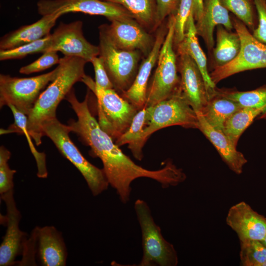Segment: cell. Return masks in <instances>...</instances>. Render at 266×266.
Here are the masks:
<instances>
[{
    "label": "cell",
    "mask_w": 266,
    "mask_h": 266,
    "mask_svg": "<svg viewBox=\"0 0 266 266\" xmlns=\"http://www.w3.org/2000/svg\"><path fill=\"white\" fill-rule=\"evenodd\" d=\"M90 90L84 100L79 101L72 88L65 97L75 113L76 120L68 122L70 132L76 133L80 140L91 148L92 156L98 157L103 164V170L109 185L116 192L120 201H130L131 184L136 179L145 177L154 180L163 188L174 186L183 182L185 174L170 161L159 169L149 170L136 164L114 142L112 137L100 127L89 107Z\"/></svg>",
    "instance_id": "1"
},
{
    "label": "cell",
    "mask_w": 266,
    "mask_h": 266,
    "mask_svg": "<svg viewBox=\"0 0 266 266\" xmlns=\"http://www.w3.org/2000/svg\"><path fill=\"white\" fill-rule=\"evenodd\" d=\"M86 63L84 59L77 57L64 56L60 58L57 77L40 93L27 116V129L36 145L42 143V124L56 117V110L60 102L73 88L74 84L82 81L86 75L84 68Z\"/></svg>",
    "instance_id": "2"
},
{
    "label": "cell",
    "mask_w": 266,
    "mask_h": 266,
    "mask_svg": "<svg viewBox=\"0 0 266 266\" xmlns=\"http://www.w3.org/2000/svg\"><path fill=\"white\" fill-rule=\"evenodd\" d=\"M41 130L43 136L49 137L62 155L79 171L94 196L107 189L109 184L103 169L93 165L82 155L70 138L68 125L56 117L44 121Z\"/></svg>",
    "instance_id": "3"
},
{
    "label": "cell",
    "mask_w": 266,
    "mask_h": 266,
    "mask_svg": "<svg viewBox=\"0 0 266 266\" xmlns=\"http://www.w3.org/2000/svg\"><path fill=\"white\" fill-rule=\"evenodd\" d=\"M81 82L96 97L100 127L115 141L129 128L138 110L114 89L98 87L90 76L86 75Z\"/></svg>",
    "instance_id": "4"
},
{
    "label": "cell",
    "mask_w": 266,
    "mask_h": 266,
    "mask_svg": "<svg viewBox=\"0 0 266 266\" xmlns=\"http://www.w3.org/2000/svg\"><path fill=\"white\" fill-rule=\"evenodd\" d=\"M142 235L143 255L138 266H176L178 263L173 245L164 237L147 203L142 199L134 203Z\"/></svg>",
    "instance_id": "5"
},
{
    "label": "cell",
    "mask_w": 266,
    "mask_h": 266,
    "mask_svg": "<svg viewBox=\"0 0 266 266\" xmlns=\"http://www.w3.org/2000/svg\"><path fill=\"white\" fill-rule=\"evenodd\" d=\"M174 25V16L171 14L157 68L147 89L146 107L169 98L180 88V79L177 74L176 57L173 50Z\"/></svg>",
    "instance_id": "6"
},
{
    "label": "cell",
    "mask_w": 266,
    "mask_h": 266,
    "mask_svg": "<svg viewBox=\"0 0 266 266\" xmlns=\"http://www.w3.org/2000/svg\"><path fill=\"white\" fill-rule=\"evenodd\" d=\"M171 126L198 127L197 114L184 97L180 86L169 98L146 108L144 140L156 131Z\"/></svg>",
    "instance_id": "7"
},
{
    "label": "cell",
    "mask_w": 266,
    "mask_h": 266,
    "mask_svg": "<svg viewBox=\"0 0 266 266\" xmlns=\"http://www.w3.org/2000/svg\"><path fill=\"white\" fill-rule=\"evenodd\" d=\"M58 66L53 70L31 77L0 74V107L11 104L27 116L34 107L41 91L57 77Z\"/></svg>",
    "instance_id": "8"
},
{
    "label": "cell",
    "mask_w": 266,
    "mask_h": 266,
    "mask_svg": "<svg viewBox=\"0 0 266 266\" xmlns=\"http://www.w3.org/2000/svg\"><path fill=\"white\" fill-rule=\"evenodd\" d=\"M100 55L114 88L123 93L132 84L141 57L139 51L117 48L109 37L104 25L99 27Z\"/></svg>",
    "instance_id": "9"
},
{
    "label": "cell",
    "mask_w": 266,
    "mask_h": 266,
    "mask_svg": "<svg viewBox=\"0 0 266 266\" xmlns=\"http://www.w3.org/2000/svg\"><path fill=\"white\" fill-rule=\"evenodd\" d=\"M233 24L240 38V51L231 62L221 66H216L210 73L211 80L215 84L241 71L266 67V45L255 38L242 22L234 19Z\"/></svg>",
    "instance_id": "10"
},
{
    "label": "cell",
    "mask_w": 266,
    "mask_h": 266,
    "mask_svg": "<svg viewBox=\"0 0 266 266\" xmlns=\"http://www.w3.org/2000/svg\"><path fill=\"white\" fill-rule=\"evenodd\" d=\"M37 9L41 16L56 12H60L62 15L70 12H81L103 16L110 21L113 19L133 18L124 7L103 0H39L37 2Z\"/></svg>",
    "instance_id": "11"
},
{
    "label": "cell",
    "mask_w": 266,
    "mask_h": 266,
    "mask_svg": "<svg viewBox=\"0 0 266 266\" xmlns=\"http://www.w3.org/2000/svg\"><path fill=\"white\" fill-rule=\"evenodd\" d=\"M81 21L69 23L61 22L51 34V44L49 50L61 52L65 56L81 58L91 62L100 55L99 46L92 44L86 40L82 31Z\"/></svg>",
    "instance_id": "12"
},
{
    "label": "cell",
    "mask_w": 266,
    "mask_h": 266,
    "mask_svg": "<svg viewBox=\"0 0 266 266\" xmlns=\"http://www.w3.org/2000/svg\"><path fill=\"white\" fill-rule=\"evenodd\" d=\"M5 203L6 214H0V221L4 222L6 230L0 245V266H11L16 264V257L22 253L23 242L27 233L19 228L21 218L14 197V189L0 195Z\"/></svg>",
    "instance_id": "13"
},
{
    "label": "cell",
    "mask_w": 266,
    "mask_h": 266,
    "mask_svg": "<svg viewBox=\"0 0 266 266\" xmlns=\"http://www.w3.org/2000/svg\"><path fill=\"white\" fill-rule=\"evenodd\" d=\"M105 24L106 32L113 44L127 51H139L147 56L151 50L155 39L133 17L110 21Z\"/></svg>",
    "instance_id": "14"
},
{
    "label": "cell",
    "mask_w": 266,
    "mask_h": 266,
    "mask_svg": "<svg viewBox=\"0 0 266 266\" xmlns=\"http://www.w3.org/2000/svg\"><path fill=\"white\" fill-rule=\"evenodd\" d=\"M226 222L236 233L239 241H262L266 235V217L259 214L244 201L229 209Z\"/></svg>",
    "instance_id": "15"
},
{
    "label": "cell",
    "mask_w": 266,
    "mask_h": 266,
    "mask_svg": "<svg viewBox=\"0 0 266 266\" xmlns=\"http://www.w3.org/2000/svg\"><path fill=\"white\" fill-rule=\"evenodd\" d=\"M178 53L182 93L194 110L200 112L208 100L203 77L196 63L188 54Z\"/></svg>",
    "instance_id": "16"
},
{
    "label": "cell",
    "mask_w": 266,
    "mask_h": 266,
    "mask_svg": "<svg viewBox=\"0 0 266 266\" xmlns=\"http://www.w3.org/2000/svg\"><path fill=\"white\" fill-rule=\"evenodd\" d=\"M166 33V29L163 27L158 31L153 47L141 63L132 84L123 93L124 99L138 110L145 107L148 79L153 67L157 62Z\"/></svg>",
    "instance_id": "17"
},
{
    "label": "cell",
    "mask_w": 266,
    "mask_h": 266,
    "mask_svg": "<svg viewBox=\"0 0 266 266\" xmlns=\"http://www.w3.org/2000/svg\"><path fill=\"white\" fill-rule=\"evenodd\" d=\"M36 240V256L41 266H65L67 256L66 244L55 227H36L33 229Z\"/></svg>",
    "instance_id": "18"
},
{
    "label": "cell",
    "mask_w": 266,
    "mask_h": 266,
    "mask_svg": "<svg viewBox=\"0 0 266 266\" xmlns=\"http://www.w3.org/2000/svg\"><path fill=\"white\" fill-rule=\"evenodd\" d=\"M198 119L199 129L215 147L223 161L235 173H242L247 160L238 151L236 146L222 131L209 125L200 112H196Z\"/></svg>",
    "instance_id": "19"
},
{
    "label": "cell",
    "mask_w": 266,
    "mask_h": 266,
    "mask_svg": "<svg viewBox=\"0 0 266 266\" xmlns=\"http://www.w3.org/2000/svg\"><path fill=\"white\" fill-rule=\"evenodd\" d=\"M62 15L60 12L45 15L33 23L21 26L5 34L0 40V50L14 48L47 36Z\"/></svg>",
    "instance_id": "20"
},
{
    "label": "cell",
    "mask_w": 266,
    "mask_h": 266,
    "mask_svg": "<svg viewBox=\"0 0 266 266\" xmlns=\"http://www.w3.org/2000/svg\"><path fill=\"white\" fill-rule=\"evenodd\" d=\"M193 12L187 20L185 37L177 46L178 52L188 54L199 67L203 77L208 100L217 92L216 84L212 81L208 71L206 56L199 43Z\"/></svg>",
    "instance_id": "21"
},
{
    "label": "cell",
    "mask_w": 266,
    "mask_h": 266,
    "mask_svg": "<svg viewBox=\"0 0 266 266\" xmlns=\"http://www.w3.org/2000/svg\"><path fill=\"white\" fill-rule=\"evenodd\" d=\"M218 25L229 31L233 28L228 9L221 0H205L202 18L196 24V27L197 34L202 37L209 50L214 46L213 32L215 27Z\"/></svg>",
    "instance_id": "22"
},
{
    "label": "cell",
    "mask_w": 266,
    "mask_h": 266,
    "mask_svg": "<svg viewBox=\"0 0 266 266\" xmlns=\"http://www.w3.org/2000/svg\"><path fill=\"white\" fill-rule=\"evenodd\" d=\"M242 107L238 103L216 93L208 100L200 113L209 125L222 131L226 120Z\"/></svg>",
    "instance_id": "23"
},
{
    "label": "cell",
    "mask_w": 266,
    "mask_h": 266,
    "mask_svg": "<svg viewBox=\"0 0 266 266\" xmlns=\"http://www.w3.org/2000/svg\"><path fill=\"white\" fill-rule=\"evenodd\" d=\"M11 109L13 115L14 122L7 129H1L0 134L18 133L24 134L27 139L28 142L36 163L37 172V176L39 178H46L48 172L46 167V155L44 153L38 152L34 147L32 141V136L27 129L28 117L26 115L18 110L11 104L7 105Z\"/></svg>",
    "instance_id": "24"
},
{
    "label": "cell",
    "mask_w": 266,
    "mask_h": 266,
    "mask_svg": "<svg viewBox=\"0 0 266 266\" xmlns=\"http://www.w3.org/2000/svg\"><path fill=\"white\" fill-rule=\"evenodd\" d=\"M146 108L138 110L129 128L115 141L119 147L128 144L133 157L138 161L143 157L142 149L146 142L143 138Z\"/></svg>",
    "instance_id": "25"
},
{
    "label": "cell",
    "mask_w": 266,
    "mask_h": 266,
    "mask_svg": "<svg viewBox=\"0 0 266 266\" xmlns=\"http://www.w3.org/2000/svg\"><path fill=\"white\" fill-rule=\"evenodd\" d=\"M216 37L214 57L216 66H221L230 63L237 56L241 42L236 33L230 32L221 25L217 26Z\"/></svg>",
    "instance_id": "26"
},
{
    "label": "cell",
    "mask_w": 266,
    "mask_h": 266,
    "mask_svg": "<svg viewBox=\"0 0 266 266\" xmlns=\"http://www.w3.org/2000/svg\"><path fill=\"white\" fill-rule=\"evenodd\" d=\"M216 93L238 103L242 107L262 110L257 119L266 120V85L244 92L217 88Z\"/></svg>",
    "instance_id": "27"
},
{
    "label": "cell",
    "mask_w": 266,
    "mask_h": 266,
    "mask_svg": "<svg viewBox=\"0 0 266 266\" xmlns=\"http://www.w3.org/2000/svg\"><path fill=\"white\" fill-rule=\"evenodd\" d=\"M262 112V110L260 109L242 107L233 113L226 120L222 132L236 146L242 133Z\"/></svg>",
    "instance_id": "28"
},
{
    "label": "cell",
    "mask_w": 266,
    "mask_h": 266,
    "mask_svg": "<svg viewBox=\"0 0 266 266\" xmlns=\"http://www.w3.org/2000/svg\"><path fill=\"white\" fill-rule=\"evenodd\" d=\"M119 4L129 11L143 27L153 29L156 13L155 0H103Z\"/></svg>",
    "instance_id": "29"
},
{
    "label": "cell",
    "mask_w": 266,
    "mask_h": 266,
    "mask_svg": "<svg viewBox=\"0 0 266 266\" xmlns=\"http://www.w3.org/2000/svg\"><path fill=\"white\" fill-rule=\"evenodd\" d=\"M239 241L240 265L243 266H262L266 261V246L262 241L256 240Z\"/></svg>",
    "instance_id": "30"
},
{
    "label": "cell",
    "mask_w": 266,
    "mask_h": 266,
    "mask_svg": "<svg viewBox=\"0 0 266 266\" xmlns=\"http://www.w3.org/2000/svg\"><path fill=\"white\" fill-rule=\"evenodd\" d=\"M51 34L35 41L11 49L0 50L1 61L23 58L29 55L44 53L49 50Z\"/></svg>",
    "instance_id": "31"
},
{
    "label": "cell",
    "mask_w": 266,
    "mask_h": 266,
    "mask_svg": "<svg viewBox=\"0 0 266 266\" xmlns=\"http://www.w3.org/2000/svg\"><path fill=\"white\" fill-rule=\"evenodd\" d=\"M193 12V0H180L175 12L174 44L177 46L184 39L187 20Z\"/></svg>",
    "instance_id": "32"
},
{
    "label": "cell",
    "mask_w": 266,
    "mask_h": 266,
    "mask_svg": "<svg viewBox=\"0 0 266 266\" xmlns=\"http://www.w3.org/2000/svg\"><path fill=\"white\" fill-rule=\"evenodd\" d=\"M10 152L4 146L0 147V194L14 189L13 177L16 171L10 168L8 162Z\"/></svg>",
    "instance_id": "33"
},
{
    "label": "cell",
    "mask_w": 266,
    "mask_h": 266,
    "mask_svg": "<svg viewBox=\"0 0 266 266\" xmlns=\"http://www.w3.org/2000/svg\"><path fill=\"white\" fill-rule=\"evenodd\" d=\"M223 5L232 12L245 25L254 27V18L251 5L248 0H221Z\"/></svg>",
    "instance_id": "34"
},
{
    "label": "cell",
    "mask_w": 266,
    "mask_h": 266,
    "mask_svg": "<svg viewBox=\"0 0 266 266\" xmlns=\"http://www.w3.org/2000/svg\"><path fill=\"white\" fill-rule=\"evenodd\" d=\"M57 51L50 50L43 54L33 63L23 66L19 69V72L24 74L43 71L56 64H59L60 59Z\"/></svg>",
    "instance_id": "35"
},
{
    "label": "cell",
    "mask_w": 266,
    "mask_h": 266,
    "mask_svg": "<svg viewBox=\"0 0 266 266\" xmlns=\"http://www.w3.org/2000/svg\"><path fill=\"white\" fill-rule=\"evenodd\" d=\"M180 0H155L156 13L153 30L157 29L168 16L174 14Z\"/></svg>",
    "instance_id": "36"
},
{
    "label": "cell",
    "mask_w": 266,
    "mask_h": 266,
    "mask_svg": "<svg viewBox=\"0 0 266 266\" xmlns=\"http://www.w3.org/2000/svg\"><path fill=\"white\" fill-rule=\"evenodd\" d=\"M22 258L21 261L17 262V266H36L35 256L36 255V240L34 230L30 237L25 239L22 249Z\"/></svg>",
    "instance_id": "37"
},
{
    "label": "cell",
    "mask_w": 266,
    "mask_h": 266,
    "mask_svg": "<svg viewBox=\"0 0 266 266\" xmlns=\"http://www.w3.org/2000/svg\"><path fill=\"white\" fill-rule=\"evenodd\" d=\"M95 73L96 85L102 89H114V86L109 79L102 58L100 56L94 57L91 61Z\"/></svg>",
    "instance_id": "38"
},
{
    "label": "cell",
    "mask_w": 266,
    "mask_h": 266,
    "mask_svg": "<svg viewBox=\"0 0 266 266\" xmlns=\"http://www.w3.org/2000/svg\"><path fill=\"white\" fill-rule=\"evenodd\" d=\"M256 6L259 19V24L253 32V35L259 41L266 45V1L253 0Z\"/></svg>",
    "instance_id": "39"
},
{
    "label": "cell",
    "mask_w": 266,
    "mask_h": 266,
    "mask_svg": "<svg viewBox=\"0 0 266 266\" xmlns=\"http://www.w3.org/2000/svg\"><path fill=\"white\" fill-rule=\"evenodd\" d=\"M204 0H193V13L195 21L199 22L202 18L204 9Z\"/></svg>",
    "instance_id": "40"
},
{
    "label": "cell",
    "mask_w": 266,
    "mask_h": 266,
    "mask_svg": "<svg viewBox=\"0 0 266 266\" xmlns=\"http://www.w3.org/2000/svg\"><path fill=\"white\" fill-rule=\"evenodd\" d=\"M262 241L265 245V246H266V235L265 237L264 238V239Z\"/></svg>",
    "instance_id": "41"
},
{
    "label": "cell",
    "mask_w": 266,
    "mask_h": 266,
    "mask_svg": "<svg viewBox=\"0 0 266 266\" xmlns=\"http://www.w3.org/2000/svg\"><path fill=\"white\" fill-rule=\"evenodd\" d=\"M262 266H266V261L264 263Z\"/></svg>",
    "instance_id": "42"
}]
</instances>
